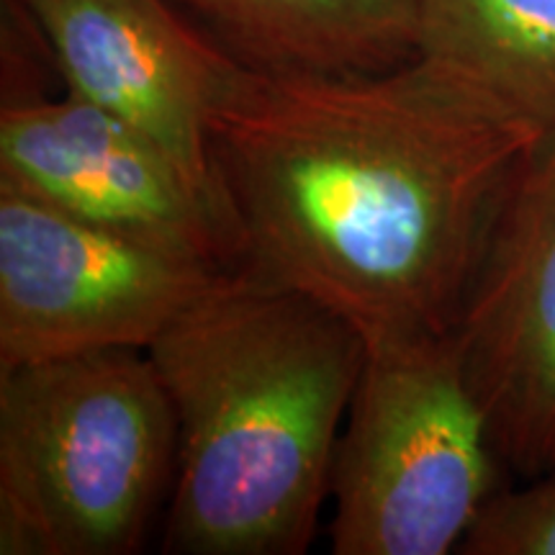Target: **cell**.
Returning a JSON list of instances; mask_svg holds the SVG:
<instances>
[{"label": "cell", "mask_w": 555, "mask_h": 555, "mask_svg": "<svg viewBox=\"0 0 555 555\" xmlns=\"http://www.w3.org/2000/svg\"><path fill=\"white\" fill-rule=\"evenodd\" d=\"M543 137L420 54L352 75L240 62L208 124L240 266L367 347L453 335L499 201Z\"/></svg>", "instance_id": "obj_1"}, {"label": "cell", "mask_w": 555, "mask_h": 555, "mask_svg": "<svg viewBox=\"0 0 555 555\" xmlns=\"http://www.w3.org/2000/svg\"><path fill=\"white\" fill-rule=\"evenodd\" d=\"M144 352L178 425L165 551H307L365 365L363 335L301 291L237 266Z\"/></svg>", "instance_id": "obj_2"}, {"label": "cell", "mask_w": 555, "mask_h": 555, "mask_svg": "<svg viewBox=\"0 0 555 555\" xmlns=\"http://www.w3.org/2000/svg\"><path fill=\"white\" fill-rule=\"evenodd\" d=\"M178 425L144 350L0 373V553L127 555L170 499Z\"/></svg>", "instance_id": "obj_3"}, {"label": "cell", "mask_w": 555, "mask_h": 555, "mask_svg": "<svg viewBox=\"0 0 555 555\" xmlns=\"http://www.w3.org/2000/svg\"><path fill=\"white\" fill-rule=\"evenodd\" d=\"M504 470L453 335L371 345L332 468V551L453 553Z\"/></svg>", "instance_id": "obj_4"}, {"label": "cell", "mask_w": 555, "mask_h": 555, "mask_svg": "<svg viewBox=\"0 0 555 555\" xmlns=\"http://www.w3.org/2000/svg\"><path fill=\"white\" fill-rule=\"evenodd\" d=\"M224 270L0 185V373L82 352L147 350Z\"/></svg>", "instance_id": "obj_5"}, {"label": "cell", "mask_w": 555, "mask_h": 555, "mask_svg": "<svg viewBox=\"0 0 555 555\" xmlns=\"http://www.w3.org/2000/svg\"><path fill=\"white\" fill-rule=\"evenodd\" d=\"M468 386L506 470L555 468V131L499 201L453 327Z\"/></svg>", "instance_id": "obj_6"}, {"label": "cell", "mask_w": 555, "mask_h": 555, "mask_svg": "<svg viewBox=\"0 0 555 555\" xmlns=\"http://www.w3.org/2000/svg\"><path fill=\"white\" fill-rule=\"evenodd\" d=\"M0 185L144 245L240 266L224 208L150 137L73 93L5 90Z\"/></svg>", "instance_id": "obj_7"}, {"label": "cell", "mask_w": 555, "mask_h": 555, "mask_svg": "<svg viewBox=\"0 0 555 555\" xmlns=\"http://www.w3.org/2000/svg\"><path fill=\"white\" fill-rule=\"evenodd\" d=\"M67 93L150 137L227 211L208 124L240 60L168 0H18ZM229 217V214H227Z\"/></svg>", "instance_id": "obj_8"}, {"label": "cell", "mask_w": 555, "mask_h": 555, "mask_svg": "<svg viewBox=\"0 0 555 555\" xmlns=\"http://www.w3.org/2000/svg\"><path fill=\"white\" fill-rule=\"evenodd\" d=\"M249 67L380 73L416 57V0H208L201 13Z\"/></svg>", "instance_id": "obj_9"}, {"label": "cell", "mask_w": 555, "mask_h": 555, "mask_svg": "<svg viewBox=\"0 0 555 555\" xmlns=\"http://www.w3.org/2000/svg\"><path fill=\"white\" fill-rule=\"evenodd\" d=\"M416 54L555 131V0H416Z\"/></svg>", "instance_id": "obj_10"}, {"label": "cell", "mask_w": 555, "mask_h": 555, "mask_svg": "<svg viewBox=\"0 0 555 555\" xmlns=\"http://www.w3.org/2000/svg\"><path fill=\"white\" fill-rule=\"evenodd\" d=\"M502 486L481 506L457 551L466 555H555V468Z\"/></svg>", "instance_id": "obj_11"}, {"label": "cell", "mask_w": 555, "mask_h": 555, "mask_svg": "<svg viewBox=\"0 0 555 555\" xmlns=\"http://www.w3.org/2000/svg\"><path fill=\"white\" fill-rule=\"evenodd\" d=\"M183 3H189L191 9H196L198 13H204V9L208 5V0H183Z\"/></svg>", "instance_id": "obj_12"}]
</instances>
